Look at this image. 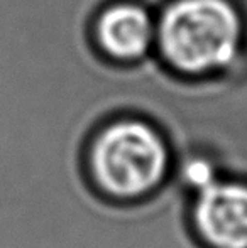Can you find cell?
<instances>
[{
    "label": "cell",
    "instance_id": "277c9868",
    "mask_svg": "<svg viewBox=\"0 0 247 248\" xmlns=\"http://www.w3.org/2000/svg\"><path fill=\"white\" fill-rule=\"evenodd\" d=\"M103 47L115 58H137L149 43V20L135 7H115L100 22Z\"/></svg>",
    "mask_w": 247,
    "mask_h": 248
},
{
    "label": "cell",
    "instance_id": "3957f363",
    "mask_svg": "<svg viewBox=\"0 0 247 248\" xmlns=\"http://www.w3.org/2000/svg\"><path fill=\"white\" fill-rule=\"evenodd\" d=\"M188 218L205 248H247V183L220 177L191 196Z\"/></svg>",
    "mask_w": 247,
    "mask_h": 248
},
{
    "label": "cell",
    "instance_id": "7a4b0ae2",
    "mask_svg": "<svg viewBox=\"0 0 247 248\" xmlns=\"http://www.w3.org/2000/svg\"><path fill=\"white\" fill-rule=\"evenodd\" d=\"M239 19L224 0H181L163 20V49L185 73H205L229 64L239 44Z\"/></svg>",
    "mask_w": 247,
    "mask_h": 248
},
{
    "label": "cell",
    "instance_id": "6da1fadb",
    "mask_svg": "<svg viewBox=\"0 0 247 248\" xmlns=\"http://www.w3.org/2000/svg\"><path fill=\"white\" fill-rule=\"evenodd\" d=\"M83 164L97 193L132 202L151 196L171 177L175 157L154 124L141 117H119L90 135Z\"/></svg>",
    "mask_w": 247,
    "mask_h": 248
},
{
    "label": "cell",
    "instance_id": "5b68a950",
    "mask_svg": "<svg viewBox=\"0 0 247 248\" xmlns=\"http://www.w3.org/2000/svg\"><path fill=\"white\" fill-rule=\"evenodd\" d=\"M171 176L191 196L207 189L215 181L220 179V172L215 162L208 155L200 152L176 155Z\"/></svg>",
    "mask_w": 247,
    "mask_h": 248
}]
</instances>
